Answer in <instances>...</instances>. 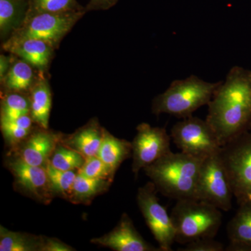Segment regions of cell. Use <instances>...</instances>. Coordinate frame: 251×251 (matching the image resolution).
Masks as SVG:
<instances>
[{"instance_id":"6da1fadb","label":"cell","mask_w":251,"mask_h":251,"mask_svg":"<svg viewBox=\"0 0 251 251\" xmlns=\"http://www.w3.org/2000/svg\"><path fill=\"white\" fill-rule=\"evenodd\" d=\"M206 120L221 146L251 130V71L229 70L208 104Z\"/></svg>"},{"instance_id":"7a4b0ae2","label":"cell","mask_w":251,"mask_h":251,"mask_svg":"<svg viewBox=\"0 0 251 251\" xmlns=\"http://www.w3.org/2000/svg\"><path fill=\"white\" fill-rule=\"evenodd\" d=\"M203 160L182 151H171L143 171L163 196L176 201L196 200Z\"/></svg>"},{"instance_id":"3957f363","label":"cell","mask_w":251,"mask_h":251,"mask_svg":"<svg viewBox=\"0 0 251 251\" xmlns=\"http://www.w3.org/2000/svg\"><path fill=\"white\" fill-rule=\"evenodd\" d=\"M222 82H206L194 75L173 81L163 93L153 99L152 113L182 119L193 116L198 109L209 104Z\"/></svg>"},{"instance_id":"277c9868","label":"cell","mask_w":251,"mask_h":251,"mask_svg":"<svg viewBox=\"0 0 251 251\" xmlns=\"http://www.w3.org/2000/svg\"><path fill=\"white\" fill-rule=\"evenodd\" d=\"M171 216L175 242L185 245L198 239L215 237L223 223L221 209L197 200L176 201Z\"/></svg>"},{"instance_id":"5b68a950","label":"cell","mask_w":251,"mask_h":251,"mask_svg":"<svg viewBox=\"0 0 251 251\" xmlns=\"http://www.w3.org/2000/svg\"><path fill=\"white\" fill-rule=\"evenodd\" d=\"M86 13L85 10L60 13L27 12L22 24L3 44L39 39L49 41L57 49L62 39Z\"/></svg>"},{"instance_id":"8992f818","label":"cell","mask_w":251,"mask_h":251,"mask_svg":"<svg viewBox=\"0 0 251 251\" xmlns=\"http://www.w3.org/2000/svg\"><path fill=\"white\" fill-rule=\"evenodd\" d=\"M219 155L238 204L251 201V130L223 146Z\"/></svg>"},{"instance_id":"52a82bcc","label":"cell","mask_w":251,"mask_h":251,"mask_svg":"<svg viewBox=\"0 0 251 251\" xmlns=\"http://www.w3.org/2000/svg\"><path fill=\"white\" fill-rule=\"evenodd\" d=\"M219 152L206 157L202 161L196 200L221 210L228 211L232 208L234 193Z\"/></svg>"},{"instance_id":"ba28073f","label":"cell","mask_w":251,"mask_h":251,"mask_svg":"<svg viewBox=\"0 0 251 251\" xmlns=\"http://www.w3.org/2000/svg\"><path fill=\"white\" fill-rule=\"evenodd\" d=\"M171 138L182 152L204 159L222 148L214 129L206 120L191 116L173 126Z\"/></svg>"},{"instance_id":"9c48e42d","label":"cell","mask_w":251,"mask_h":251,"mask_svg":"<svg viewBox=\"0 0 251 251\" xmlns=\"http://www.w3.org/2000/svg\"><path fill=\"white\" fill-rule=\"evenodd\" d=\"M156 188L151 181L138 188L136 200L142 214L162 251H173L175 242L171 216L157 197Z\"/></svg>"},{"instance_id":"30bf717a","label":"cell","mask_w":251,"mask_h":251,"mask_svg":"<svg viewBox=\"0 0 251 251\" xmlns=\"http://www.w3.org/2000/svg\"><path fill=\"white\" fill-rule=\"evenodd\" d=\"M4 165L14 177L15 191L41 204L51 202L54 196L50 188L46 168L28 164L11 153Z\"/></svg>"},{"instance_id":"8fae6325","label":"cell","mask_w":251,"mask_h":251,"mask_svg":"<svg viewBox=\"0 0 251 251\" xmlns=\"http://www.w3.org/2000/svg\"><path fill=\"white\" fill-rule=\"evenodd\" d=\"M136 130V135L131 142V169L135 176L145 167L172 151L171 136L164 128L142 123L137 126Z\"/></svg>"},{"instance_id":"7c38bea8","label":"cell","mask_w":251,"mask_h":251,"mask_svg":"<svg viewBox=\"0 0 251 251\" xmlns=\"http://www.w3.org/2000/svg\"><path fill=\"white\" fill-rule=\"evenodd\" d=\"M62 134L37 126L10 153L19 157L28 164L46 168Z\"/></svg>"},{"instance_id":"4fadbf2b","label":"cell","mask_w":251,"mask_h":251,"mask_svg":"<svg viewBox=\"0 0 251 251\" xmlns=\"http://www.w3.org/2000/svg\"><path fill=\"white\" fill-rule=\"evenodd\" d=\"M91 242L116 251H162L144 239L126 213L115 228L102 237L94 238Z\"/></svg>"},{"instance_id":"5bb4252c","label":"cell","mask_w":251,"mask_h":251,"mask_svg":"<svg viewBox=\"0 0 251 251\" xmlns=\"http://www.w3.org/2000/svg\"><path fill=\"white\" fill-rule=\"evenodd\" d=\"M2 49L31 64L38 72H46L57 48L49 41L28 39L13 44H3Z\"/></svg>"},{"instance_id":"9a60e30c","label":"cell","mask_w":251,"mask_h":251,"mask_svg":"<svg viewBox=\"0 0 251 251\" xmlns=\"http://www.w3.org/2000/svg\"><path fill=\"white\" fill-rule=\"evenodd\" d=\"M104 131L105 128L100 125L98 120L92 119L72 134H62L59 143L80 153L85 158L97 156Z\"/></svg>"},{"instance_id":"2e32d148","label":"cell","mask_w":251,"mask_h":251,"mask_svg":"<svg viewBox=\"0 0 251 251\" xmlns=\"http://www.w3.org/2000/svg\"><path fill=\"white\" fill-rule=\"evenodd\" d=\"M227 226L229 251H251V201L239 204Z\"/></svg>"},{"instance_id":"e0dca14e","label":"cell","mask_w":251,"mask_h":251,"mask_svg":"<svg viewBox=\"0 0 251 251\" xmlns=\"http://www.w3.org/2000/svg\"><path fill=\"white\" fill-rule=\"evenodd\" d=\"M39 73L29 92L30 116L34 124L41 128H49L50 115L52 108V94L49 80Z\"/></svg>"},{"instance_id":"ac0fdd59","label":"cell","mask_w":251,"mask_h":251,"mask_svg":"<svg viewBox=\"0 0 251 251\" xmlns=\"http://www.w3.org/2000/svg\"><path fill=\"white\" fill-rule=\"evenodd\" d=\"M38 75L36 76L34 67L31 64L12 54L9 70L1 80V86L5 92L29 94Z\"/></svg>"},{"instance_id":"d6986e66","label":"cell","mask_w":251,"mask_h":251,"mask_svg":"<svg viewBox=\"0 0 251 251\" xmlns=\"http://www.w3.org/2000/svg\"><path fill=\"white\" fill-rule=\"evenodd\" d=\"M97 156L115 175L122 163L132 156L131 142L117 138L105 128Z\"/></svg>"},{"instance_id":"ffe728a7","label":"cell","mask_w":251,"mask_h":251,"mask_svg":"<svg viewBox=\"0 0 251 251\" xmlns=\"http://www.w3.org/2000/svg\"><path fill=\"white\" fill-rule=\"evenodd\" d=\"M112 183L109 179L86 177L77 173L68 201L74 204H90L94 198L106 192Z\"/></svg>"},{"instance_id":"44dd1931","label":"cell","mask_w":251,"mask_h":251,"mask_svg":"<svg viewBox=\"0 0 251 251\" xmlns=\"http://www.w3.org/2000/svg\"><path fill=\"white\" fill-rule=\"evenodd\" d=\"M29 7V0H0V36L4 41L20 27Z\"/></svg>"},{"instance_id":"7402d4cb","label":"cell","mask_w":251,"mask_h":251,"mask_svg":"<svg viewBox=\"0 0 251 251\" xmlns=\"http://www.w3.org/2000/svg\"><path fill=\"white\" fill-rule=\"evenodd\" d=\"M42 242L43 236L0 227V251H41Z\"/></svg>"},{"instance_id":"603a6c76","label":"cell","mask_w":251,"mask_h":251,"mask_svg":"<svg viewBox=\"0 0 251 251\" xmlns=\"http://www.w3.org/2000/svg\"><path fill=\"white\" fill-rule=\"evenodd\" d=\"M27 115H30L29 94L5 92L1 97L0 122L14 121Z\"/></svg>"},{"instance_id":"cb8c5ba5","label":"cell","mask_w":251,"mask_h":251,"mask_svg":"<svg viewBox=\"0 0 251 251\" xmlns=\"http://www.w3.org/2000/svg\"><path fill=\"white\" fill-rule=\"evenodd\" d=\"M30 115H24L14 121L0 122L5 143L10 150H14L24 141L35 127Z\"/></svg>"},{"instance_id":"d4e9b609","label":"cell","mask_w":251,"mask_h":251,"mask_svg":"<svg viewBox=\"0 0 251 251\" xmlns=\"http://www.w3.org/2000/svg\"><path fill=\"white\" fill-rule=\"evenodd\" d=\"M46 171L54 198L59 197L68 201L78 171H60L50 163H48Z\"/></svg>"},{"instance_id":"484cf974","label":"cell","mask_w":251,"mask_h":251,"mask_svg":"<svg viewBox=\"0 0 251 251\" xmlns=\"http://www.w3.org/2000/svg\"><path fill=\"white\" fill-rule=\"evenodd\" d=\"M86 158L72 149L59 143L50 158L49 163L60 171H77L85 164Z\"/></svg>"},{"instance_id":"4316f807","label":"cell","mask_w":251,"mask_h":251,"mask_svg":"<svg viewBox=\"0 0 251 251\" xmlns=\"http://www.w3.org/2000/svg\"><path fill=\"white\" fill-rule=\"evenodd\" d=\"M84 10L85 7L76 0H29L27 12L60 13Z\"/></svg>"},{"instance_id":"83f0119b","label":"cell","mask_w":251,"mask_h":251,"mask_svg":"<svg viewBox=\"0 0 251 251\" xmlns=\"http://www.w3.org/2000/svg\"><path fill=\"white\" fill-rule=\"evenodd\" d=\"M78 173L86 177L109 179L112 181L115 178L110 168L97 156L86 158L85 164L79 170Z\"/></svg>"},{"instance_id":"f1b7e54d","label":"cell","mask_w":251,"mask_h":251,"mask_svg":"<svg viewBox=\"0 0 251 251\" xmlns=\"http://www.w3.org/2000/svg\"><path fill=\"white\" fill-rule=\"evenodd\" d=\"M224 245L214 240V238H204L186 244V247L179 249L181 251H224Z\"/></svg>"},{"instance_id":"f546056e","label":"cell","mask_w":251,"mask_h":251,"mask_svg":"<svg viewBox=\"0 0 251 251\" xmlns=\"http://www.w3.org/2000/svg\"><path fill=\"white\" fill-rule=\"evenodd\" d=\"M75 249L62 242L57 238L43 236L41 251H74Z\"/></svg>"},{"instance_id":"4dcf8cb0","label":"cell","mask_w":251,"mask_h":251,"mask_svg":"<svg viewBox=\"0 0 251 251\" xmlns=\"http://www.w3.org/2000/svg\"><path fill=\"white\" fill-rule=\"evenodd\" d=\"M119 0H90L86 6L87 12L91 11H105L116 5Z\"/></svg>"},{"instance_id":"1f68e13d","label":"cell","mask_w":251,"mask_h":251,"mask_svg":"<svg viewBox=\"0 0 251 251\" xmlns=\"http://www.w3.org/2000/svg\"><path fill=\"white\" fill-rule=\"evenodd\" d=\"M11 56L4 55L1 54L0 56V81L2 80L9 70L10 65H11Z\"/></svg>"}]
</instances>
